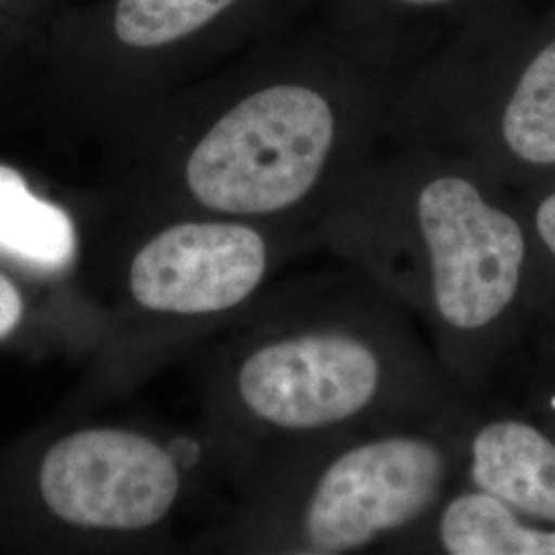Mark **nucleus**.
<instances>
[{
    "instance_id": "9b49d317",
    "label": "nucleus",
    "mask_w": 555,
    "mask_h": 555,
    "mask_svg": "<svg viewBox=\"0 0 555 555\" xmlns=\"http://www.w3.org/2000/svg\"><path fill=\"white\" fill-rule=\"evenodd\" d=\"M233 2L235 0H119L114 27L126 46L157 48L194 34Z\"/></svg>"
},
{
    "instance_id": "6e6552de",
    "label": "nucleus",
    "mask_w": 555,
    "mask_h": 555,
    "mask_svg": "<svg viewBox=\"0 0 555 555\" xmlns=\"http://www.w3.org/2000/svg\"><path fill=\"white\" fill-rule=\"evenodd\" d=\"M506 500L465 479L385 554L555 555V525H533Z\"/></svg>"
},
{
    "instance_id": "20e7f679",
    "label": "nucleus",
    "mask_w": 555,
    "mask_h": 555,
    "mask_svg": "<svg viewBox=\"0 0 555 555\" xmlns=\"http://www.w3.org/2000/svg\"><path fill=\"white\" fill-rule=\"evenodd\" d=\"M344 119L305 82H274L229 107L190 151L183 179L220 219L309 231L336 198Z\"/></svg>"
},
{
    "instance_id": "0eeeda50",
    "label": "nucleus",
    "mask_w": 555,
    "mask_h": 555,
    "mask_svg": "<svg viewBox=\"0 0 555 555\" xmlns=\"http://www.w3.org/2000/svg\"><path fill=\"white\" fill-rule=\"evenodd\" d=\"M461 479L555 525V440L522 417L490 414L467 399L459 416Z\"/></svg>"
},
{
    "instance_id": "7ed1b4c3",
    "label": "nucleus",
    "mask_w": 555,
    "mask_h": 555,
    "mask_svg": "<svg viewBox=\"0 0 555 555\" xmlns=\"http://www.w3.org/2000/svg\"><path fill=\"white\" fill-rule=\"evenodd\" d=\"M463 405L426 424L268 444L256 531L259 550L385 554L461 477Z\"/></svg>"
},
{
    "instance_id": "ddd939ff",
    "label": "nucleus",
    "mask_w": 555,
    "mask_h": 555,
    "mask_svg": "<svg viewBox=\"0 0 555 555\" xmlns=\"http://www.w3.org/2000/svg\"><path fill=\"white\" fill-rule=\"evenodd\" d=\"M23 315V300L15 284L0 274V339L9 336Z\"/></svg>"
},
{
    "instance_id": "f257e3e1",
    "label": "nucleus",
    "mask_w": 555,
    "mask_h": 555,
    "mask_svg": "<svg viewBox=\"0 0 555 555\" xmlns=\"http://www.w3.org/2000/svg\"><path fill=\"white\" fill-rule=\"evenodd\" d=\"M315 249L403 305L467 399H481L531 268L527 229L456 167L346 183L313 227Z\"/></svg>"
},
{
    "instance_id": "f03ea898",
    "label": "nucleus",
    "mask_w": 555,
    "mask_h": 555,
    "mask_svg": "<svg viewBox=\"0 0 555 555\" xmlns=\"http://www.w3.org/2000/svg\"><path fill=\"white\" fill-rule=\"evenodd\" d=\"M229 387L268 444L426 424L467 401L414 315L346 263L274 295Z\"/></svg>"
},
{
    "instance_id": "1a4fd4ad",
    "label": "nucleus",
    "mask_w": 555,
    "mask_h": 555,
    "mask_svg": "<svg viewBox=\"0 0 555 555\" xmlns=\"http://www.w3.org/2000/svg\"><path fill=\"white\" fill-rule=\"evenodd\" d=\"M0 249L43 270H60L77 251V235L68 215L36 198L25 179L0 165Z\"/></svg>"
},
{
    "instance_id": "39448f33",
    "label": "nucleus",
    "mask_w": 555,
    "mask_h": 555,
    "mask_svg": "<svg viewBox=\"0 0 555 555\" xmlns=\"http://www.w3.org/2000/svg\"><path fill=\"white\" fill-rule=\"evenodd\" d=\"M313 235L247 220H179L130 266V293L163 318L208 319L249 305L286 259L313 251Z\"/></svg>"
},
{
    "instance_id": "4468645a",
    "label": "nucleus",
    "mask_w": 555,
    "mask_h": 555,
    "mask_svg": "<svg viewBox=\"0 0 555 555\" xmlns=\"http://www.w3.org/2000/svg\"><path fill=\"white\" fill-rule=\"evenodd\" d=\"M399 2H405V4H420V7H428V4H442V2H449V0H399Z\"/></svg>"
},
{
    "instance_id": "423d86ee",
    "label": "nucleus",
    "mask_w": 555,
    "mask_h": 555,
    "mask_svg": "<svg viewBox=\"0 0 555 555\" xmlns=\"http://www.w3.org/2000/svg\"><path fill=\"white\" fill-rule=\"evenodd\" d=\"M178 456L169 447L124 430H85L60 440L43 459L46 504L64 520L139 531L169 515L181 492Z\"/></svg>"
},
{
    "instance_id": "9d476101",
    "label": "nucleus",
    "mask_w": 555,
    "mask_h": 555,
    "mask_svg": "<svg viewBox=\"0 0 555 555\" xmlns=\"http://www.w3.org/2000/svg\"><path fill=\"white\" fill-rule=\"evenodd\" d=\"M506 153L531 167H555V41L525 68L498 119Z\"/></svg>"
},
{
    "instance_id": "f8f14e48",
    "label": "nucleus",
    "mask_w": 555,
    "mask_h": 555,
    "mask_svg": "<svg viewBox=\"0 0 555 555\" xmlns=\"http://www.w3.org/2000/svg\"><path fill=\"white\" fill-rule=\"evenodd\" d=\"M531 227L533 231L531 235L527 233V237H535L541 254L555 263V192L537 202Z\"/></svg>"
}]
</instances>
